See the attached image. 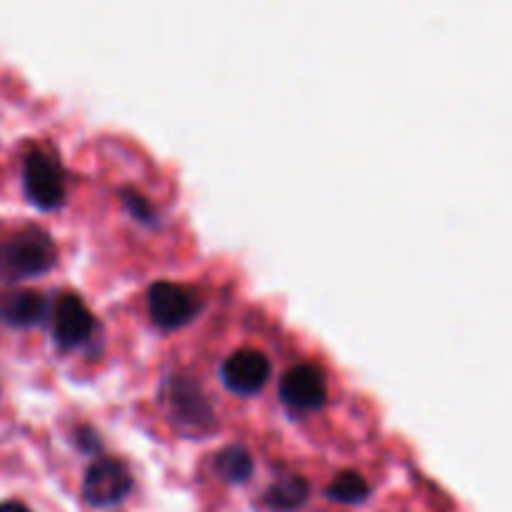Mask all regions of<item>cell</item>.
Masks as SVG:
<instances>
[{"mask_svg":"<svg viewBox=\"0 0 512 512\" xmlns=\"http://www.w3.org/2000/svg\"><path fill=\"white\" fill-rule=\"evenodd\" d=\"M58 248L43 228H20L18 233L0 240V280L20 283V280L38 278L55 268Z\"/></svg>","mask_w":512,"mask_h":512,"instance_id":"obj_1","label":"cell"},{"mask_svg":"<svg viewBox=\"0 0 512 512\" xmlns=\"http://www.w3.org/2000/svg\"><path fill=\"white\" fill-rule=\"evenodd\" d=\"M23 190L40 210H55L65 198V173L50 150L33 148L23 160Z\"/></svg>","mask_w":512,"mask_h":512,"instance_id":"obj_2","label":"cell"},{"mask_svg":"<svg viewBox=\"0 0 512 512\" xmlns=\"http://www.w3.org/2000/svg\"><path fill=\"white\" fill-rule=\"evenodd\" d=\"M133 490V475L128 465L115 458L95 460L83 478V500L93 508H113L123 503Z\"/></svg>","mask_w":512,"mask_h":512,"instance_id":"obj_3","label":"cell"},{"mask_svg":"<svg viewBox=\"0 0 512 512\" xmlns=\"http://www.w3.org/2000/svg\"><path fill=\"white\" fill-rule=\"evenodd\" d=\"M148 313L158 328L178 330L195 318L198 300L175 283H155L148 290Z\"/></svg>","mask_w":512,"mask_h":512,"instance_id":"obj_4","label":"cell"},{"mask_svg":"<svg viewBox=\"0 0 512 512\" xmlns=\"http://www.w3.org/2000/svg\"><path fill=\"white\" fill-rule=\"evenodd\" d=\"M280 398L295 410H318L328 400V383L323 370L303 363L290 368L280 380Z\"/></svg>","mask_w":512,"mask_h":512,"instance_id":"obj_5","label":"cell"},{"mask_svg":"<svg viewBox=\"0 0 512 512\" xmlns=\"http://www.w3.org/2000/svg\"><path fill=\"white\" fill-rule=\"evenodd\" d=\"M95 320L88 305L73 293L60 295L53 310V338L55 345L63 350H73L83 345L93 335Z\"/></svg>","mask_w":512,"mask_h":512,"instance_id":"obj_6","label":"cell"},{"mask_svg":"<svg viewBox=\"0 0 512 512\" xmlns=\"http://www.w3.org/2000/svg\"><path fill=\"white\" fill-rule=\"evenodd\" d=\"M223 385L235 395H255L270 378V360L258 350H238L220 368Z\"/></svg>","mask_w":512,"mask_h":512,"instance_id":"obj_7","label":"cell"},{"mask_svg":"<svg viewBox=\"0 0 512 512\" xmlns=\"http://www.w3.org/2000/svg\"><path fill=\"white\" fill-rule=\"evenodd\" d=\"M45 318H48V303L35 290L13 288L0 293V323L10 328H33Z\"/></svg>","mask_w":512,"mask_h":512,"instance_id":"obj_8","label":"cell"},{"mask_svg":"<svg viewBox=\"0 0 512 512\" xmlns=\"http://www.w3.org/2000/svg\"><path fill=\"white\" fill-rule=\"evenodd\" d=\"M170 410L180 423L188 425H210L213 423V410H210L208 400L203 398L198 388L190 380L180 378L170 383Z\"/></svg>","mask_w":512,"mask_h":512,"instance_id":"obj_9","label":"cell"},{"mask_svg":"<svg viewBox=\"0 0 512 512\" xmlns=\"http://www.w3.org/2000/svg\"><path fill=\"white\" fill-rule=\"evenodd\" d=\"M308 500V483L303 478H280L265 493L263 503L270 512H295Z\"/></svg>","mask_w":512,"mask_h":512,"instance_id":"obj_10","label":"cell"},{"mask_svg":"<svg viewBox=\"0 0 512 512\" xmlns=\"http://www.w3.org/2000/svg\"><path fill=\"white\" fill-rule=\"evenodd\" d=\"M215 470L225 483H245L253 475V458L243 445H228L215 458Z\"/></svg>","mask_w":512,"mask_h":512,"instance_id":"obj_11","label":"cell"},{"mask_svg":"<svg viewBox=\"0 0 512 512\" xmlns=\"http://www.w3.org/2000/svg\"><path fill=\"white\" fill-rule=\"evenodd\" d=\"M368 495H370L368 483H365L358 473H350V470L340 473L328 488V498L333 500V503L355 505V503H363Z\"/></svg>","mask_w":512,"mask_h":512,"instance_id":"obj_12","label":"cell"},{"mask_svg":"<svg viewBox=\"0 0 512 512\" xmlns=\"http://www.w3.org/2000/svg\"><path fill=\"white\" fill-rule=\"evenodd\" d=\"M120 198H123L125 208L133 213V218L143 220V223H150L153 220V208L148 205V200L143 195H138L135 190H120Z\"/></svg>","mask_w":512,"mask_h":512,"instance_id":"obj_13","label":"cell"},{"mask_svg":"<svg viewBox=\"0 0 512 512\" xmlns=\"http://www.w3.org/2000/svg\"><path fill=\"white\" fill-rule=\"evenodd\" d=\"M75 438H78V448L85 450V453H95V450L100 448L98 435L90 428H78V435H75Z\"/></svg>","mask_w":512,"mask_h":512,"instance_id":"obj_14","label":"cell"},{"mask_svg":"<svg viewBox=\"0 0 512 512\" xmlns=\"http://www.w3.org/2000/svg\"><path fill=\"white\" fill-rule=\"evenodd\" d=\"M0 512H30V510L25 508V505L8 500V503H0Z\"/></svg>","mask_w":512,"mask_h":512,"instance_id":"obj_15","label":"cell"}]
</instances>
